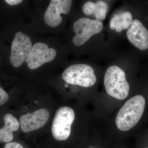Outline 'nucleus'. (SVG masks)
I'll use <instances>...</instances> for the list:
<instances>
[{
  "mask_svg": "<svg viewBox=\"0 0 148 148\" xmlns=\"http://www.w3.org/2000/svg\"><path fill=\"white\" fill-rule=\"evenodd\" d=\"M148 109V99L141 94L128 99L117 114L115 123L118 129L125 132L136 127L143 120Z\"/></svg>",
  "mask_w": 148,
  "mask_h": 148,
  "instance_id": "f257e3e1",
  "label": "nucleus"
},
{
  "mask_svg": "<svg viewBox=\"0 0 148 148\" xmlns=\"http://www.w3.org/2000/svg\"><path fill=\"white\" fill-rule=\"evenodd\" d=\"M104 82L106 92L111 97L122 101L128 96L130 85L124 71L118 66L109 67L105 74Z\"/></svg>",
  "mask_w": 148,
  "mask_h": 148,
  "instance_id": "f03ea898",
  "label": "nucleus"
},
{
  "mask_svg": "<svg viewBox=\"0 0 148 148\" xmlns=\"http://www.w3.org/2000/svg\"><path fill=\"white\" fill-rule=\"evenodd\" d=\"M62 77L67 83L84 87H91L96 82L94 70L87 64H77L70 66L65 70Z\"/></svg>",
  "mask_w": 148,
  "mask_h": 148,
  "instance_id": "7ed1b4c3",
  "label": "nucleus"
},
{
  "mask_svg": "<svg viewBox=\"0 0 148 148\" xmlns=\"http://www.w3.org/2000/svg\"><path fill=\"white\" fill-rule=\"evenodd\" d=\"M75 119V112L70 107L63 106L56 110L51 126L52 135L56 140L65 141L69 138Z\"/></svg>",
  "mask_w": 148,
  "mask_h": 148,
  "instance_id": "20e7f679",
  "label": "nucleus"
},
{
  "mask_svg": "<svg viewBox=\"0 0 148 148\" xmlns=\"http://www.w3.org/2000/svg\"><path fill=\"white\" fill-rule=\"evenodd\" d=\"M103 24L102 21L83 18L78 19L74 23L73 29L75 35L73 41L77 46L84 44L90 37L102 31Z\"/></svg>",
  "mask_w": 148,
  "mask_h": 148,
  "instance_id": "39448f33",
  "label": "nucleus"
},
{
  "mask_svg": "<svg viewBox=\"0 0 148 148\" xmlns=\"http://www.w3.org/2000/svg\"><path fill=\"white\" fill-rule=\"evenodd\" d=\"M32 41L22 32L16 33L11 46L10 61L12 65L18 68L27 59L32 48Z\"/></svg>",
  "mask_w": 148,
  "mask_h": 148,
  "instance_id": "423d86ee",
  "label": "nucleus"
},
{
  "mask_svg": "<svg viewBox=\"0 0 148 148\" xmlns=\"http://www.w3.org/2000/svg\"><path fill=\"white\" fill-rule=\"evenodd\" d=\"M56 55L54 49L49 48L43 43L38 42L33 46L27 60L29 69H35L53 60Z\"/></svg>",
  "mask_w": 148,
  "mask_h": 148,
  "instance_id": "0eeeda50",
  "label": "nucleus"
},
{
  "mask_svg": "<svg viewBox=\"0 0 148 148\" xmlns=\"http://www.w3.org/2000/svg\"><path fill=\"white\" fill-rule=\"evenodd\" d=\"M72 2L71 0H51L45 14L46 23L51 27L60 25L62 21L61 14L69 13Z\"/></svg>",
  "mask_w": 148,
  "mask_h": 148,
  "instance_id": "6e6552de",
  "label": "nucleus"
},
{
  "mask_svg": "<svg viewBox=\"0 0 148 148\" xmlns=\"http://www.w3.org/2000/svg\"><path fill=\"white\" fill-rule=\"evenodd\" d=\"M49 116L48 111L45 109H40L32 113L21 116L19 118L21 130L28 132L39 129L46 124Z\"/></svg>",
  "mask_w": 148,
  "mask_h": 148,
  "instance_id": "1a4fd4ad",
  "label": "nucleus"
},
{
  "mask_svg": "<svg viewBox=\"0 0 148 148\" xmlns=\"http://www.w3.org/2000/svg\"><path fill=\"white\" fill-rule=\"evenodd\" d=\"M127 36L130 42L141 50L148 49V31L138 19L132 21L127 30Z\"/></svg>",
  "mask_w": 148,
  "mask_h": 148,
  "instance_id": "9d476101",
  "label": "nucleus"
},
{
  "mask_svg": "<svg viewBox=\"0 0 148 148\" xmlns=\"http://www.w3.org/2000/svg\"><path fill=\"white\" fill-rule=\"evenodd\" d=\"M4 119L5 126L0 129V141L8 143L13 140V132L18 130L19 123L16 118L10 114H6Z\"/></svg>",
  "mask_w": 148,
  "mask_h": 148,
  "instance_id": "9b49d317",
  "label": "nucleus"
},
{
  "mask_svg": "<svg viewBox=\"0 0 148 148\" xmlns=\"http://www.w3.org/2000/svg\"><path fill=\"white\" fill-rule=\"evenodd\" d=\"M108 9V4L103 1H98L95 3L87 2L82 8L84 13L86 15L94 14L96 20L101 21L106 18Z\"/></svg>",
  "mask_w": 148,
  "mask_h": 148,
  "instance_id": "f8f14e48",
  "label": "nucleus"
},
{
  "mask_svg": "<svg viewBox=\"0 0 148 148\" xmlns=\"http://www.w3.org/2000/svg\"><path fill=\"white\" fill-rule=\"evenodd\" d=\"M132 21V14L128 11L122 12L115 14L111 19L110 28L112 30L115 29L117 32H121L123 29L129 28Z\"/></svg>",
  "mask_w": 148,
  "mask_h": 148,
  "instance_id": "ddd939ff",
  "label": "nucleus"
},
{
  "mask_svg": "<svg viewBox=\"0 0 148 148\" xmlns=\"http://www.w3.org/2000/svg\"><path fill=\"white\" fill-rule=\"evenodd\" d=\"M136 148H148V128L139 137Z\"/></svg>",
  "mask_w": 148,
  "mask_h": 148,
  "instance_id": "4468645a",
  "label": "nucleus"
},
{
  "mask_svg": "<svg viewBox=\"0 0 148 148\" xmlns=\"http://www.w3.org/2000/svg\"><path fill=\"white\" fill-rule=\"evenodd\" d=\"M8 99L9 96L8 93L0 87V106L6 103Z\"/></svg>",
  "mask_w": 148,
  "mask_h": 148,
  "instance_id": "2eb2a0df",
  "label": "nucleus"
},
{
  "mask_svg": "<svg viewBox=\"0 0 148 148\" xmlns=\"http://www.w3.org/2000/svg\"><path fill=\"white\" fill-rule=\"evenodd\" d=\"M4 148H24L23 146L19 143L15 142H10L5 144Z\"/></svg>",
  "mask_w": 148,
  "mask_h": 148,
  "instance_id": "dca6fc26",
  "label": "nucleus"
},
{
  "mask_svg": "<svg viewBox=\"0 0 148 148\" xmlns=\"http://www.w3.org/2000/svg\"><path fill=\"white\" fill-rule=\"evenodd\" d=\"M6 2L11 5H16L22 2V0H5Z\"/></svg>",
  "mask_w": 148,
  "mask_h": 148,
  "instance_id": "f3484780",
  "label": "nucleus"
},
{
  "mask_svg": "<svg viewBox=\"0 0 148 148\" xmlns=\"http://www.w3.org/2000/svg\"><path fill=\"white\" fill-rule=\"evenodd\" d=\"M88 148H101L100 147H95V146H91V147H89Z\"/></svg>",
  "mask_w": 148,
  "mask_h": 148,
  "instance_id": "a211bd4d",
  "label": "nucleus"
}]
</instances>
